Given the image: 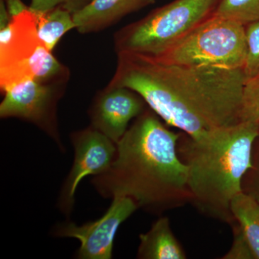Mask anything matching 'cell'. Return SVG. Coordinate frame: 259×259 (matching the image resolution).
<instances>
[{
  "instance_id": "15",
  "label": "cell",
  "mask_w": 259,
  "mask_h": 259,
  "mask_svg": "<svg viewBox=\"0 0 259 259\" xmlns=\"http://www.w3.org/2000/svg\"><path fill=\"white\" fill-rule=\"evenodd\" d=\"M247 55L243 71L247 79L259 76V21L245 26Z\"/></svg>"
},
{
  "instance_id": "6",
  "label": "cell",
  "mask_w": 259,
  "mask_h": 259,
  "mask_svg": "<svg viewBox=\"0 0 259 259\" xmlns=\"http://www.w3.org/2000/svg\"><path fill=\"white\" fill-rule=\"evenodd\" d=\"M67 88L65 83L25 79L3 90L0 117L20 119L36 125L64 151L58 125L57 107Z\"/></svg>"
},
{
  "instance_id": "19",
  "label": "cell",
  "mask_w": 259,
  "mask_h": 259,
  "mask_svg": "<svg viewBox=\"0 0 259 259\" xmlns=\"http://www.w3.org/2000/svg\"><path fill=\"white\" fill-rule=\"evenodd\" d=\"M233 229V240L231 249L223 259H254L249 245L242 231L241 227L236 221L231 225Z\"/></svg>"
},
{
  "instance_id": "4",
  "label": "cell",
  "mask_w": 259,
  "mask_h": 259,
  "mask_svg": "<svg viewBox=\"0 0 259 259\" xmlns=\"http://www.w3.org/2000/svg\"><path fill=\"white\" fill-rule=\"evenodd\" d=\"M219 0H175L114 34L116 54L161 56L212 16Z\"/></svg>"
},
{
  "instance_id": "11",
  "label": "cell",
  "mask_w": 259,
  "mask_h": 259,
  "mask_svg": "<svg viewBox=\"0 0 259 259\" xmlns=\"http://www.w3.org/2000/svg\"><path fill=\"white\" fill-rule=\"evenodd\" d=\"M139 239L138 258H187L182 245L174 235L167 217L158 218L147 233L140 235Z\"/></svg>"
},
{
  "instance_id": "18",
  "label": "cell",
  "mask_w": 259,
  "mask_h": 259,
  "mask_svg": "<svg viewBox=\"0 0 259 259\" xmlns=\"http://www.w3.org/2000/svg\"><path fill=\"white\" fill-rule=\"evenodd\" d=\"M92 0H31L29 8L35 15L44 14L56 8H64L74 14Z\"/></svg>"
},
{
  "instance_id": "16",
  "label": "cell",
  "mask_w": 259,
  "mask_h": 259,
  "mask_svg": "<svg viewBox=\"0 0 259 259\" xmlns=\"http://www.w3.org/2000/svg\"><path fill=\"white\" fill-rule=\"evenodd\" d=\"M241 120L259 126V76L245 81Z\"/></svg>"
},
{
  "instance_id": "20",
  "label": "cell",
  "mask_w": 259,
  "mask_h": 259,
  "mask_svg": "<svg viewBox=\"0 0 259 259\" xmlns=\"http://www.w3.org/2000/svg\"><path fill=\"white\" fill-rule=\"evenodd\" d=\"M6 6L11 18L29 8V7H26L23 4L21 0H6Z\"/></svg>"
},
{
  "instance_id": "7",
  "label": "cell",
  "mask_w": 259,
  "mask_h": 259,
  "mask_svg": "<svg viewBox=\"0 0 259 259\" xmlns=\"http://www.w3.org/2000/svg\"><path fill=\"white\" fill-rule=\"evenodd\" d=\"M74 148V160L59 196L61 212L70 216L74 205V194L81 181L96 176L110 168L117 153V144L93 127L75 131L70 136Z\"/></svg>"
},
{
  "instance_id": "8",
  "label": "cell",
  "mask_w": 259,
  "mask_h": 259,
  "mask_svg": "<svg viewBox=\"0 0 259 259\" xmlns=\"http://www.w3.org/2000/svg\"><path fill=\"white\" fill-rule=\"evenodd\" d=\"M112 199L110 207L97 221L80 226L72 222H66L54 230L55 236L79 240L81 245L76 258H112L114 240L119 227L139 209L136 202L130 197H115Z\"/></svg>"
},
{
  "instance_id": "12",
  "label": "cell",
  "mask_w": 259,
  "mask_h": 259,
  "mask_svg": "<svg viewBox=\"0 0 259 259\" xmlns=\"http://www.w3.org/2000/svg\"><path fill=\"white\" fill-rule=\"evenodd\" d=\"M231 212L241 227L254 259H259V202L243 192L235 196Z\"/></svg>"
},
{
  "instance_id": "14",
  "label": "cell",
  "mask_w": 259,
  "mask_h": 259,
  "mask_svg": "<svg viewBox=\"0 0 259 259\" xmlns=\"http://www.w3.org/2000/svg\"><path fill=\"white\" fill-rule=\"evenodd\" d=\"M213 15L246 26L259 21V0H219Z\"/></svg>"
},
{
  "instance_id": "9",
  "label": "cell",
  "mask_w": 259,
  "mask_h": 259,
  "mask_svg": "<svg viewBox=\"0 0 259 259\" xmlns=\"http://www.w3.org/2000/svg\"><path fill=\"white\" fill-rule=\"evenodd\" d=\"M148 107L134 90L107 85L96 94L89 109L90 126L117 144L128 129L129 122Z\"/></svg>"
},
{
  "instance_id": "3",
  "label": "cell",
  "mask_w": 259,
  "mask_h": 259,
  "mask_svg": "<svg viewBox=\"0 0 259 259\" xmlns=\"http://www.w3.org/2000/svg\"><path fill=\"white\" fill-rule=\"evenodd\" d=\"M259 126L248 121L206 131L193 139L181 136L178 153L188 170L193 204L204 215L231 225V202L242 191L251 166L252 149Z\"/></svg>"
},
{
  "instance_id": "1",
  "label": "cell",
  "mask_w": 259,
  "mask_h": 259,
  "mask_svg": "<svg viewBox=\"0 0 259 259\" xmlns=\"http://www.w3.org/2000/svg\"><path fill=\"white\" fill-rule=\"evenodd\" d=\"M109 86L141 95L166 125L196 139L241 122L243 69L192 67L120 53Z\"/></svg>"
},
{
  "instance_id": "5",
  "label": "cell",
  "mask_w": 259,
  "mask_h": 259,
  "mask_svg": "<svg viewBox=\"0 0 259 259\" xmlns=\"http://www.w3.org/2000/svg\"><path fill=\"white\" fill-rule=\"evenodd\" d=\"M246 55L245 26L212 15L171 49L152 59L192 67L243 69Z\"/></svg>"
},
{
  "instance_id": "17",
  "label": "cell",
  "mask_w": 259,
  "mask_h": 259,
  "mask_svg": "<svg viewBox=\"0 0 259 259\" xmlns=\"http://www.w3.org/2000/svg\"><path fill=\"white\" fill-rule=\"evenodd\" d=\"M242 191L259 202V134L253 145L251 166L242 181Z\"/></svg>"
},
{
  "instance_id": "10",
  "label": "cell",
  "mask_w": 259,
  "mask_h": 259,
  "mask_svg": "<svg viewBox=\"0 0 259 259\" xmlns=\"http://www.w3.org/2000/svg\"><path fill=\"white\" fill-rule=\"evenodd\" d=\"M156 0H92L73 15L79 33L102 31L115 25L126 15L152 5Z\"/></svg>"
},
{
  "instance_id": "13",
  "label": "cell",
  "mask_w": 259,
  "mask_h": 259,
  "mask_svg": "<svg viewBox=\"0 0 259 259\" xmlns=\"http://www.w3.org/2000/svg\"><path fill=\"white\" fill-rule=\"evenodd\" d=\"M36 15L37 36L49 51L54 50L66 32L76 29L72 13L61 7Z\"/></svg>"
},
{
  "instance_id": "2",
  "label": "cell",
  "mask_w": 259,
  "mask_h": 259,
  "mask_svg": "<svg viewBox=\"0 0 259 259\" xmlns=\"http://www.w3.org/2000/svg\"><path fill=\"white\" fill-rule=\"evenodd\" d=\"M181 136L148 107L117 143L110 168L94 176L95 190L105 198L130 197L154 214L191 202L188 170L178 153Z\"/></svg>"
}]
</instances>
